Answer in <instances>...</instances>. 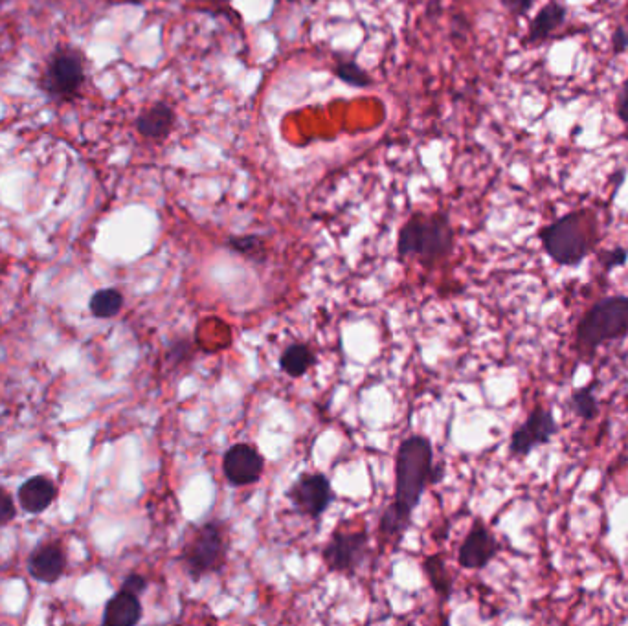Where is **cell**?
Listing matches in <instances>:
<instances>
[{"label": "cell", "mask_w": 628, "mask_h": 626, "mask_svg": "<svg viewBox=\"0 0 628 626\" xmlns=\"http://www.w3.org/2000/svg\"><path fill=\"white\" fill-rule=\"evenodd\" d=\"M443 478V467L434 465V450L430 439L410 436L404 439L395 459V496L382 513V538L399 542L412 524L415 507L421 502L428 485Z\"/></svg>", "instance_id": "6da1fadb"}, {"label": "cell", "mask_w": 628, "mask_h": 626, "mask_svg": "<svg viewBox=\"0 0 628 626\" xmlns=\"http://www.w3.org/2000/svg\"><path fill=\"white\" fill-rule=\"evenodd\" d=\"M454 248V228L445 213H414L397 237L399 258H415L425 267L447 259Z\"/></svg>", "instance_id": "7a4b0ae2"}, {"label": "cell", "mask_w": 628, "mask_h": 626, "mask_svg": "<svg viewBox=\"0 0 628 626\" xmlns=\"http://www.w3.org/2000/svg\"><path fill=\"white\" fill-rule=\"evenodd\" d=\"M540 241L557 265L577 267L597 243V219L588 210L570 212L540 230Z\"/></svg>", "instance_id": "3957f363"}, {"label": "cell", "mask_w": 628, "mask_h": 626, "mask_svg": "<svg viewBox=\"0 0 628 626\" xmlns=\"http://www.w3.org/2000/svg\"><path fill=\"white\" fill-rule=\"evenodd\" d=\"M628 335V296H608L595 302L577 325L575 347L592 357L597 347Z\"/></svg>", "instance_id": "277c9868"}, {"label": "cell", "mask_w": 628, "mask_h": 626, "mask_svg": "<svg viewBox=\"0 0 628 626\" xmlns=\"http://www.w3.org/2000/svg\"><path fill=\"white\" fill-rule=\"evenodd\" d=\"M228 535L226 524L221 520H210L193 531L190 540L182 548L184 570L191 581H201L202 577L219 573L225 568Z\"/></svg>", "instance_id": "5b68a950"}, {"label": "cell", "mask_w": 628, "mask_h": 626, "mask_svg": "<svg viewBox=\"0 0 628 626\" xmlns=\"http://www.w3.org/2000/svg\"><path fill=\"white\" fill-rule=\"evenodd\" d=\"M85 83V61L72 48H61L50 57L41 78V89L59 101L74 100Z\"/></svg>", "instance_id": "8992f818"}, {"label": "cell", "mask_w": 628, "mask_h": 626, "mask_svg": "<svg viewBox=\"0 0 628 626\" xmlns=\"http://www.w3.org/2000/svg\"><path fill=\"white\" fill-rule=\"evenodd\" d=\"M285 496L300 515L309 518H320L335 500L331 481L320 472L302 474L292 483L291 489L285 492Z\"/></svg>", "instance_id": "52a82bcc"}, {"label": "cell", "mask_w": 628, "mask_h": 626, "mask_svg": "<svg viewBox=\"0 0 628 626\" xmlns=\"http://www.w3.org/2000/svg\"><path fill=\"white\" fill-rule=\"evenodd\" d=\"M370 538L366 531H337L322 551L327 570L353 573L368 555Z\"/></svg>", "instance_id": "ba28073f"}, {"label": "cell", "mask_w": 628, "mask_h": 626, "mask_svg": "<svg viewBox=\"0 0 628 626\" xmlns=\"http://www.w3.org/2000/svg\"><path fill=\"white\" fill-rule=\"evenodd\" d=\"M557 432H559V426L550 410L537 406L528 415L524 425L518 426L511 434L509 452L515 458H526L535 448L548 445L553 436H557Z\"/></svg>", "instance_id": "9c48e42d"}, {"label": "cell", "mask_w": 628, "mask_h": 626, "mask_svg": "<svg viewBox=\"0 0 628 626\" xmlns=\"http://www.w3.org/2000/svg\"><path fill=\"white\" fill-rule=\"evenodd\" d=\"M265 470V459L259 450L248 443H237L226 450L223 474L234 487H247L258 483Z\"/></svg>", "instance_id": "30bf717a"}, {"label": "cell", "mask_w": 628, "mask_h": 626, "mask_svg": "<svg viewBox=\"0 0 628 626\" xmlns=\"http://www.w3.org/2000/svg\"><path fill=\"white\" fill-rule=\"evenodd\" d=\"M500 551L498 540L493 533L483 526L482 522H474L469 535L461 544L458 562L465 570H483Z\"/></svg>", "instance_id": "8fae6325"}, {"label": "cell", "mask_w": 628, "mask_h": 626, "mask_svg": "<svg viewBox=\"0 0 628 626\" xmlns=\"http://www.w3.org/2000/svg\"><path fill=\"white\" fill-rule=\"evenodd\" d=\"M175 123H177L175 109L166 101H157L140 112V116L136 118V129L140 135L149 140H166L175 129Z\"/></svg>", "instance_id": "7c38bea8"}, {"label": "cell", "mask_w": 628, "mask_h": 626, "mask_svg": "<svg viewBox=\"0 0 628 626\" xmlns=\"http://www.w3.org/2000/svg\"><path fill=\"white\" fill-rule=\"evenodd\" d=\"M67 568V557L57 544H45L35 549L28 559V571L35 581L52 584L59 581Z\"/></svg>", "instance_id": "4fadbf2b"}, {"label": "cell", "mask_w": 628, "mask_h": 626, "mask_svg": "<svg viewBox=\"0 0 628 626\" xmlns=\"http://www.w3.org/2000/svg\"><path fill=\"white\" fill-rule=\"evenodd\" d=\"M140 619H142L140 595L124 588L114 595L103 612L105 626H135Z\"/></svg>", "instance_id": "5bb4252c"}, {"label": "cell", "mask_w": 628, "mask_h": 626, "mask_svg": "<svg viewBox=\"0 0 628 626\" xmlns=\"http://www.w3.org/2000/svg\"><path fill=\"white\" fill-rule=\"evenodd\" d=\"M56 485L54 481L46 476H34L28 481H24L19 489V502L23 505L26 513L39 515L56 500Z\"/></svg>", "instance_id": "9a60e30c"}, {"label": "cell", "mask_w": 628, "mask_h": 626, "mask_svg": "<svg viewBox=\"0 0 628 626\" xmlns=\"http://www.w3.org/2000/svg\"><path fill=\"white\" fill-rule=\"evenodd\" d=\"M566 21V8L559 2L546 4L529 23L528 35L524 39L526 45H539L550 39Z\"/></svg>", "instance_id": "2e32d148"}, {"label": "cell", "mask_w": 628, "mask_h": 626, "mask_svg": "<svg viewBox=\"0 0 628 626\" xmlns=\"http://www.w3.org/2000/svg\"><path fill=\"white\" fill-rule=\"evenodd\" d=\"M314 362H316V355H314L313 349L307 344L296 342V344L285 347V351L281 353L280 368L292 379H298L313 368Z\"/></svg>", "instance_id": "e0dca14e"}, {"label": "cell", "mask_w": 628, "mask_h": 626, "mask_svg": "<svg viewBox=\"0 0 628 626\" xmlns=\"http://www.w3.org/2000/svg\"><path fill=\"white\" fill-rule=\"evenodd\" d=\"M225 246L237 256L247 258L248 261H256V263H263L269 256V248L261 235H232L226 239Z\"/></svg>", "instance_id": "ac0fdd59"}, {"label": "cell", "mask_w": 628, "mask_h": 626, "mask_svg": "<svg viewBox=\"0 0 628 626\" xmlns=\"http://www.w3.org/2000/svg\"><path fill=\"white\" fill-rule=\"evenodd\" d=\"M90 313L96 318H113L124 307V296L118 289H103L90 298Z\"/></svg>", "instance_id": "d6986e66"}, {"label": "cell", "mask_w": 628, "mask_h": 626, "mask_svg": "<svg viewBox=\"0 0 628 626\" xmlns=\"http://www.w3.org/2000/svg\"><path fill=\"white\" fill-rule=\"evenodd\" d=\"M425 573H427L430 586L434 588V592L438 593L439 597L443 599H450L452 595V579H450V573L445 566V560L441 555H434V557H428L423 564Z\"/></svg>", "instance_id": "ffe728a7"}, {"label": "cell", "mask_w": 628, "mask_h": 626, "mask_svg": "<svg viewBox=\"0 0 628 626\" xmlns=\"http://www.w3.org/2000/svg\"><path fill=\"white\" fill-rule=\"evenodd\" d=\"M333 72L340 81H344L353 89H368L373 83L370 74L360 67L355 59H346V57L338 59L335 67H333Z\"/></svg>", "instance_id": "44dd1931"}, {"label": "cell", "mask_w": 628, "mask_h": 626, "mask_svg": "<svg viewBox=\"0 0 628 626\" xmlns=\"http://www.w3.org/2000/svg\"><path fill=\"white\" fill-rule=\"evenodd\" d=\"M570 410L583 421H592L599 414V406L594 395V386H584L570 397Z\"/></svg>", "instance_id": "7402d4cb"}, {"label": "cell", "mask_w": 628, "mask_h": 626, "mask_svg": "<svg viewBox=\"0 0 628 626\" xmlns=\"http://www.w3.org/2000/svg\"><path fill=\"white\" fill-rule=\"evenodd\" d=\"M599 261L605 267L606 272L617 269V267H625L628 261V250L621 248V246L612 248V250H605L599 254Z\"/></svg>", "instance_id": "603a6c76"}, {"label": "cell", "mask_w": 628, "mask_h": 626, "mask_svg": "<svg viewBox=\"0 0 628 626\" xmlns=\"http://www.w3.org/2000/svg\"><path fill=\"white\" fill-rule=\"evenodd\" d=\"M13 518H15V505H13L12 496L0 487V526L8 524Z\"/></svg>", "instance_id": "cb8c5ba5"}, {"label": "cell", "mask_w": 628, "mask_h": 626, "mask_svg": "<svg viewBox=\"0 0 628 626\" xmlns=\"http://www.w3.org/2000/svg\"><path fill=\"white\" fill-rule=\"evenodd\" d=\"M533 2L535 0H502L507 12L515 15V17H524L531 10Z\"/></svg>", "instance_id": "d4e9b609"}, {"label": "cell", "mask_w": 628, "mask_h": 626, "mask_svg": "<svg viewBox=\"0 0 628 626\" xmlns=\"http://www.w3.org/2000/svg\"><path fill=\"white\" fill-rule=\"evenodd\" d=\"M617 116L621 122L628 125V78L625 79L621 92L617 96Z\"/></svg>", "instance_id": "484cf974"}, {"label": "cell", "mask_w": 628, "mask_h": 626, "mask_svg": "<svg viewBox=\"0 0 628 626\" xmlns=\"http://www.w3.org/2000/svg\"><path fill=\"white\" fill-rule=\"evenodd\" d=\"M122 588L124 590H129V592L136 593V595H140L142 592H146L147 581L142 577V575H138V573H131L127 579H125L124 584H122Z\"/></svg>", "instance_id": "4316f807"}, {"label": "cell", "mask_w": 628, "mask_h": 626, "mask_svg": "<svg viewBox=\"0 0 628 626\" xmlns=\"http://www.w3.org/2000/svg\"><path fill=\"white\" fill-rule=\"evenodd\" d=\"M612 41H614V50H616V52H623V50H627L628 34L625 30H617Z\"/></svg>", "instance_id": "83f0119b"}, {"label": "cell", "mask_w": 628, "mask_h": 626, "mask_svg": "<svg viewBox=\"0 0 628 626\" xmlns=\"http://www.w3.org/2000/svg\"><path fill=\"white\" fill-rule=\"evenodd\" d=\"M124 4H133V6H142L146 0H122Z\"/></svg>", "instance_id": "f1b7e54d"}]
</instances>
